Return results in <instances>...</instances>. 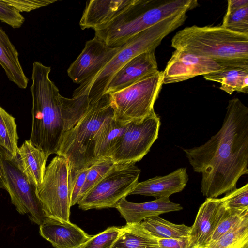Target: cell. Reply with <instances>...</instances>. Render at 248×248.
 Masks as SVG:
<instances>
[{
  "label": "cell",
  "mask_w": 248,
  "mask_h": 248,
  "mask_svg": "<svg viewBox=\"0 0 248 248\" xmlns=\"http://www.w3.org/2000/svg\"><path fill=\"white\" fill-rule=\"evenodd\" d=\"M160 125V118L155 110L141 120L128 123L110 158L116 163L140 161L157 139Z\"/></svg>",
  "instance_id": "cell-11"
},
{
  "label": "cell",
  "mask_w": 248,
  "mask_h": 248,
  "mask_svg": "<svg viewBox=\"0 0 248 248\" xmlns=\"http://www.w3.org/2000/svg\"><path fill=\"white\" fill-rule=\"evenodd\" d=\"M50 71V67L34 62L30 88L32 121L29 140L47 159L56 154L64 129L60 94L49 78Z\"/></svg>",
  "instance_id": "cell-3"
},
{
  "label": "cell",
  "mask_w": 248,
  "mask_h": 248,
  "mask_svg": "<svg viewBox=\"0 0 248 248\" xmlns=\"http://www.w3.org/2000/svg\"><path fill=\"white\" fill-rule=\"evenodd\" d=\"M171 46L211 59L223 67L248 65V34L221 26L186 27L172 37Z\"/></svg>",
  "instance_id": "cell-5"
},
{
  "label": "cell",
  "mask_w": 248,
  "mask_h": 248,
  "mask_svg": "<svg viewBox=\"0 0 248 248\" xmlns=\"http://www.w3.org/2000/svg\"><path fill=\"white\" fill-rule=\"evenodd\" d=\"M140 172L135 163H115L78 202L79 208L83 210L115 208L136 187Z\"/></svg>",
  "instance_id": "cell-9"
},
{
  "label": "cell",
  "mask_w": 248,
  "mask_h": 248,
  "mask_svg": "<svg viewBox=\"0 0 248 248\" xmlns=\"http://www.w3.org/2000/svg\"><path fill=\"white\" fill-rule=\"evenodd\" d=\"M186 13L170 17L137 34L121 46L120 49L104 68L92 78L80 84L72 97L85 95L96 100L105 93L112 76L131 59L146 51L155 49L169 33L181 26Z\"/></svg>",
  "instance_id": "cell-6"
},
{
  "label": "cell",
  "mask_w": 248,
  "mask_h": 248,
  "mask_svg": "<svg viewBox=\"0 0 248 248\" xmlns=\"http://www.w3.org/2000/svg\"><path fill=\"white\" fill-rule=\"evenodd\" d=\"M122 232V227L108 228L91 237L79 248H112Z\"/></svg>",
  "instance_id": "cell-30"
},
{
  "label": "cell",
  "mask_w": 248,
  "mask_h": 248,
  "mask_svg": "<svg viewBox=\"0 0 248 248\" xmlns=\"http://www.w3.org/2000/svg\"><path fill=\"white\" fill-rule=\"evenodd\" d=\"M247 5H248V0H229L227 10L236 9Z\"/></svg>",
  "instance_id": "cell-37"
},
{
  "label": "cell",
  "mask_w": 248,
  "mask_h": 248,
  "mask_svg": "<svg viewBox=\"0 0 248 248\" xmlns=\"http://www.w3.org/2000/svg\"><path fill=\"white\" fill-rule=\"evenodd\" d=\"M220 199L226 210H248V184L225 194Z\"/></svg>",
  "instance_id": "cell-32"
},
{
  "label": "cell",
  "mask_w": 248,
  "mask_h": 248,
  "mask_svg": "<svg viewBox=\"0 0 248 248\" xmlns=\"http://www.w3.org/2000/svg\"><path fill=\"white\" fill-rule=\"evenodd\" d=\"M196 0H135L106 25L94 30L95 37L111 47L125 44L137 34L198 5Z\"/></svg>",
  "instance_id": "cell-4"
},
{
  "label": "cell",
  "mask_w": 248,
  "mask_h": 248,
  "mask_svg": "<svg viewBox=\"0 0 248 248\" xmlns=\"http://www.w3.org/2000/svg\"><path fill=\"white\" fill-rule=\"evenodd\" d=\"M5 2L17 10L20 13L46 6L57 0H5Z\"/></svg>",
  "instance_id": "cell-35"
},
{
  "label": "cell",
  "mask_w": 248,
  "mask_h": 248,
  "mask_svg": "<svg viewBox=\"0 0 248 248\" xmlns=\"http://www.w3.org/2000/svg\"><path fill=\"white\" fill-rule=\"evenodd\" d=\"M221 26L235 32L248 34V5L227 10Z\"/></svg>",
  "instance_id": "cell-29"
},
{
  "label": "cell",
  "mask_w": 248,
  "mask_h": 248,
  "mask_svg": "<svg viewBox=\"0 0 248 248\" xmlns=\"http://www.w3.org/2000/svg\"><path fill=\"white\" fill-rule=\"evenodd\" d=\"M207 248H248V217Z\"/></svg>",
  "instance_id": "cell-27"
},
{
  "label": "cell",
  "mask_w": 248,
  "mask_h": 248,
  "mask_svg": "<svg viewBox=\"0 0 248 248\" xmlns=\"http://www.w3.org/2000/svg\"><path fill=\"white\" fill-rule=\"evenodd\" d=\"M17 158L20 167L28 179L37 187L42 182L47 158L29 140L18 148Z\"/></svg>",
  "instance_id": "cell-20"
},
{
  "label": "cell",
  "mask_w": 248,
  "mask_h": 248,
  "mask_svg": "<svg viewBox=\"0 0 248 248\" xmlns=\"http://www.w3.org/2000/svg\"><path fill=\"white\" fill-rule=\"evenodd\" d=\"M0 20L13 28H19L25 21V18L20 13L12 6L0 0Z\"/></svg>",
  "instance_id": "cell-34"
},
{
  "label": "cell",
  "mask_w": 248,
  "mask_h": 248,
  "mask_svg": "<svg viewBox=\"0 0 248 248\" xmlns=\"http://www.w3.org/2000/svg\"><path fill=\"white\" fill-rule=\"evenodd\" d=\"M39 232L56 248H79L91 236L70 221L50 218L40 225Z\"/></svg>",
  "instance_id": "cell-16"
},
{
  "label": "cell",
  "mask_w": 248,
  "mask_h": 248,
  "mask_svg": "<svg viewBox=\"0 0 248 248\" xmlns=\"http://www.w3.org/2000/svg\"><path fill=\"white\" fill-rule=\"evenodd\" d=\"M141 224L153 236L158 239L180 238L189 236L191 227L177 224L161 218L159 216L144 219Z\"/></svg>",
  "instance_id": "cell-25"
},
{
  "label": "cell",
  "mask_w": 248,
  "mask_h": 248,
  "mask_svg": "<svg viewBox=\"0 0 248 248\" xmlns=\"http://www.w3.org/2000/svg\"><path fill=\"white\" fill-rule=\"evenodd\" d=\"M0 187L8 192L19 214L27 215L31 221L40 226L46 217L37 194V187L22 171L17 156L13 157L0 147Z\"/></svg>",
  "instance_id": "cell-8"
},
{
  "label": "cell",
  "mask_w": 248,
  "mask_h": 248,
  "mask_svg": "<svg viewBox=\"0 0 248 248\" xmlns=\"http://www.w3.org/2000/svg\"><path fill=\"white\" fill-rule=\"evenodd\" d=\"M121 47H110L94 36L86 42L82 52L67 69L68 76L75 83H84L100 72Z\"/></svg>",
  "instance_id": "cell-12"
},
{
  "label": "cell",
  "mask_w": 248,
  "mask_h": 248,
  "mask_svg": "<svg viewBox=\"0 0 248 248\" xmlns=\"http://www.w3.org/2000/svg\"><path fill=\"white\" fill-rule=\"evenodd\" d=\"M188 180L186 168H180L168 175L139 182L129 195L153 196L156 199L169 198L171 195L182 191Z\"/></svg>",
  "instance_id": "cell-18"
},
{
  "label": "cell",
  "mask_w": 248,
  "mask_h": 248,
  "mask_svg": "<svg viewBox=\"0 0 248 248\" xmlns=\"http://www.w3.org/2000/svg\"><path fill=\"white\" fill-rule=\"evenodd\" d=\"M64 129L56 155L69 166V175L89 167L98 160L95 141L102 125L114 117L109 93L96 100L85 95L66 98L60 95Z\"/></svg>",
  "instance_id": "cell-2"
},
{
  "label": "cell",
  "mask_w": 248,
  "mask_h": 248,
  "mask_svg": "<svg viewBox=\"0 0 248 248\" xmlns=\"http://www.w3.org/2000/svg\"><path fill=\"white\" fill-rule=\"evenodd\" d=\"M115 163L110 157L100 159L90 166L79 195V201L109 170Z\"/></svg>",
  "instance_id": "cell-28"
},
{
  "label": "cell",
  "mask_w": 248,
  "mask_h": 248,
  "mask_svg": "<svg viewBox=\"0 0 248 248\" xmlns=\"http://www.w3.org/2000/svg\"><path fill=\"white\" fill-rule=\"evenodd\" d=\"M135 0H91L86 2L79 21L82 30L103 27L134 2Z\"/></svg>",
  "instance_id": "cell-19"
},
{
  "label": "cell",
  "mask_w": 248,
  "mask_h": 248,
  "mask_svg": "<svg viewBox=\"0 0 248 248\" xmlns=\"http://www.w3.org/2000/svg\"><path fill=\"white\" fill-rule=\"evenodd\" d=\"M112 248H115V247H114L113 246V247Z\"/></svg>",
  "instance_id": "cell-38"
},
{
  "label": "cell",
  "mask_w": 248,
  "mask_h": 248,
  "mask_svg": "<svg viewBox=\"0 0 248 248\" xmlns=\"http://www.w3.org/2000/svg\"><path fill=\"white\" fill-rule=\"evenodd\" d=\"M223 68L221 65L211 59L185 50H176L163 71V84L184 81Z\"/></svg>",
  "instance_id": "cell-13"
},
{
  "label": "cell",
  "mask_w": 248,
  "mask_h": 248,
  "mask_svg": "<svg viewBox=\"0 0 248 248\" xmlns=\"http://www.w3.org/2000/svg\"><path fill=\"white\" fill-rule=\"evenodd\" d=\"M115 208L126 224L139 223L150 217L183 209L179 204L171 202L168 197L142 203L130 202L124 198L119 202Z\"/></svg>",
  "instance_id": "cell-17"
},
{
  "label": "cell",
  "mask_w": 248,
  "mask_h": 248,
  "mask_svg": "<svg viewBox=\"0 0 248 248\" xmlns=\"http://www.w3.org/2000/svg\"><path fill=\"white\" fill-rule=\"evenodd\" d=\"M19 54L5 31L0 27V65L10 81L25 89L29 79L20 64Z\"/></svg>",
  "instance_id": "cell-21"
},
{
  "label": "cell",
  "mask_w": 248,
  "mask_h": 248,
  "mask_svg": "<svg viewBox=\"0 0 248 248\" xmlns=\"http://www.w3.org/2000/svg\"><path fill=\"white\" fill-rule=\"evenodd\" d=\"M158 70L155 49L131 59L112 76L105 91L111 93L122 90Z\"/></svg>",
  "instance_id": "cell-15"
},
{
  "label": "cell",
  "mask_w": 248,
  "mask_h": 248,
  "mask_svg": "<svg viewBox=\"0 0 248 248\" xmlns=\"http://www.w3.org/2000/svg\"><path fill=\"white\" fill-rule=\"evenodd\" d=\"M159 248H189V236L180 238L158 239Z\"/></svg>",
  "instance_id": "cell-36"
},
{
  "label": "cell",
  "mask_w": 248,
  "mask_h": 248,
  "mask_svg": "<svg viewBox=\"0 0 248 248\" xmlns=\"http://www.w3.org/2000/svg\"><path fill=\"white\" fill-rule=\"evenodd\" d=\"M162 73L157 70L126 88L109 93L114 119L126 125L141 120L154 111L163 85Z\"/></svg>",
  "instance_id": "cell-7"
},
{
  "label": "cell",
  "mask_w": 248,
  "mask_h": 248,
  "mask_svg": "<svg viewBox=\"0 0 248 248\" xmlns=\"http://www.w3.org/2000/svg\"><path fill=\"white\" fill-rule=\"evenodd\" d=\"M226 110L221 128L209 140L182 148L194 171L202 174L201 191L208 198L235 189L248 173V108L234 98Z\"/></svg>",
  "instance_id": "cell-1"
},
{
  "label": "cell",
  "mask_w": 248,
  "mask_h": 248,
  "mask_svg": "<svg viewBox=\"0 0 248 248\" xmlns=\"http://www.w3.org/2000/svg\"><path fill=\"white\" fill-rule=\"evenodd\" d=\"M18 139L15 118L0 106V147L16 157L19 148Z\"/></svg>",
  "instance_id": "cell-26"
},
{
  "label": "cell",
  "mask_w": 248,
  "mask_h": 248,
  "mask_svg": "<svg viewBox=\"0 0 248 248\" xmlns=\"http://www.w3.org/2000/svg\"><path fill=\"white\" fill-rule=\"evenodd\" d=\"M114 247L116 248H159L158 239L153 236L141 222L126 224Z\"/></svg>",
  "instance_id": "cell-24"
},
{
  "label": "cell",
  "mask_w": 248,
  "mask_h": 248,
  "mask_svg": "<svg viewBox=\"0 0 248 248\" xmlns=\"http://www.w3.org/2000/svg\"><path fill=\"white\" fill-rule=\"evenodd\" d=\"M247 217L248 210L242 211L225 209L222 219L213 234L210 242L217 241Z\"/></svg>",
  "instance_id": "cell-31"
},
{
  "label": "cell",
  "mask_w": 248,
  "mask_h": 248,
  "mask_svg": "<svg viewBox=\"0 0 248 248\" xmlns=\"http://www.w3.org/2000/svg\"><path fill=\"white\" fill-rule=\"evenodd\" d=\"M126 125L116 121L114 117L105 122L95 141V155L97 160L110 157L113 150L124 132Z\"/></svg>",
  "instance_id": "cell-23"
},
{
  "label": "cell",
  "mask_w": 248,
  "mask_h": 248,
  "mask_svg": "<svg viewBox=\"0 0 248 248\" xmlns=\"http://www.w3.org/2000/svg\"><path fill=\"white\" fill-rule=\"evenodd\" d=\"M69 166L63 157L57 155L46 167L37 194L46 218L70 221Z\"/></svg>",
  "instance_id": "cell-10"
},
{
  "label": "cell",
  "mask_w": 248,
  "mask_h": 248,
  "mask_svg": "<svg viewBox=\"0 0 248 248\" xmlns=\"http://www.w3.org/2000/svg\"><path fill=\"white\" fill-rule=\"evenodd\" d=\"M225 211L220 199L206 198L191 227L189 248H207Z\"/></svg>",
  "instance_id": "cell-14"
},
{
  "label": "cell",
  "mask_w": 248,
  "mask_h": 248,
  "mask_svg": "<svg viewBox=\"0 0 248 248\" xmlns=\"http://www.w3.org/2000/svg\"><path fill=\"white\" fill-rule=\"evenodd\" d=\"M209 81L220 83V89L232 94L234 91L248 93V65L224 67L218 71L203 75Z\"/></svg>",
  "instance_id": "cell-22"
},
{
  "label": "cell",
  "mask_w": 248,
  "mask_h": 248,
  "mask_svg": "<svg viewBox=\"0 0 248 248\" xmlns=\"http://www.w3.org/2000/svg\"><path fill=\"white\" fill-rule=\"evenodd\" d=\"M90 167L81 169L76 173L69 175V194L70 207L78 204L79 201L80 193Z\"/></svg>",
  "instance_id": "cell-33"
}]
</instances>
